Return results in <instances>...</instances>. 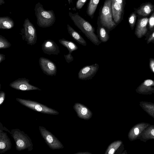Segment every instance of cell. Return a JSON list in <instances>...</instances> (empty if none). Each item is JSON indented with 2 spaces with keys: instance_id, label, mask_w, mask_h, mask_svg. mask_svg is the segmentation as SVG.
I'll return each instance as SVG.
<instances>
[{
  "instance_id": "20",
  "label": "cell",
  "mask_w": 154,
  "mask_h": 154,
  "mask_svg": "<svg viewBox=\"0 0 154 154\" xmlns=\"http://www.w3.org/2000/svg\"><path fill=\"white\" fill-rule=\"evenodd\" d=\"M58 41L60 44L67 49L69 53L71 54L73 51L78 49L77 45L72 41L67 40L64 38L59 39Z\"/></svg>"
},
{
  "instance_id": "15",
  "label": "cell",
  "mask_w": 154,
  "mask_h": 154,
  "mask_svg": "<svg viewBox=\"0 0 154 154\" xmlns=\"http://www.w3.org/2000/svg\"><path fill=\"white\" fill-rule=\"evenodd\" d=\"M12 144L6 133L0 130V153H4L10 150Z\"/></svg>"
},
{
  "instance_id": "30",
  "label": "cell",
  "mask_w": 154,
  "mask_h": 154,
  "mask_svg": "<svg viewBox=\"0 0 154 154\" xmlns=\"http://www.w3.org/2000/svg\"><path fill=\"white\" fill-rule=\"evenodd\" d=\"M0 130H5L6 131L8 132L9 133H10L11 131H10L8 129H7L5 127H3L2 124L1 122H0Z\"/></svg>"
},
{
  "instance_id": "26",
  "label": "cell",
  "mask_w": 154,
  "mask_h": 154,
  "mask_svg": "<svg viewBox=\"0 0 154 154\" xmlns=\"http://www.w3.org/2000/svg\"><path fill=\"white\" fill-rule=\"evenodd\" d=\"M5 93L3 91H1L0 92V105H1L5 100Z\"/></svg>"
},
{
  "instance_id": "1",
  "label": "cell",
  "mask_w": 154,
  "mask_h": 154,
  "mask_svg": "<svg viewBox=\"0 0 154 154\" xmlns=\"http://www.w3.org/2000/svg\"><path fill=\"white\" fill-rule=\"evenodd\" d=\"M69 15L76 26L93 43L99 45L101 43L95 33V29L88 21L80 16L78 12L72 13L69 12Z\"/></svg>"
},
{
  "instance_id": "12",
  "label": "cell",
  "mask_w": 154,
  "mask_h": 154,
  "mask_svg": "<svg viewBox=\"0 0 154 154\" xmlns=\"http://www.w3.org/2000/svg\"><path fill=\"white\" fill-rule=\"evenodd\" d=\"M41 46L43 52L45 54L58 55L60 53L59 46L54 41L51 39L45 40Z\"/></svg>"
},
{
  "instance_id": "18",
  "label": "cell",
  "mask_w": 154,
  "mask_h": 154,
  "mask_svg": "<svg viewBox=\"0 0 154 154\" xmlns=\"http://www.w3.org/2000/svg\"><path fill=\"white\" fill-rule=\"evenodd\" d=\"M14 23L13 20L8 17H2L0 18V29H10L13 27Z\"/></svg>"
},
{
  "instance_id": "25",
  "label": "cell",
  "mask_w": 154,
  "mask_h": 154,
  "mask_svg": "<svg viewBox=\"0 0 154 154\" xmlns=\"http://www.w3.org/2000/svg\"><path fill=\"white\" fill-rule=\"evenodd\" d=\"M64 56L66 62L68 63H69L73 60V57L71 53H69L67 54H64Z\"/></svg>"
},
{
  "instance_id": "4",
  "label": "cell",
  "mask_w": 154,
  "mask_h": 154,
  "mask_svg": "<svg viewBox=\"0 0 154 154\" xmlns=\"http://www.w3.org/2000/svg\"><path fill=\"white\" fill-rule=\"evenodd\" d=\"M10 133L14 139L17 150L21 151L27 149L28 151L33 149V144L30 137L23 131L19 129H12Z\"/></svg>"
},
{
  "instance_id": "33",
  "label": "cell",
  "mask_w": 154,
  "mask_h": 154,
  "mask_svg": "<svg viewBox=\"0 0 154 154\" xmlns=\"http://www.w3.org/2000/svg\"><path fill=\"white\" fill-rule=\"evenodd\" d=\"M139 129L137 128H136L134 129V133L136 135H137L139 133Z\"/></svg>"
},
{
  "instance_id": "22",
  "label": "cell",
  "mask_w": 154,
  "mask_h": 154,
  "mask_svg": "<svg viewBox=\"0 0 154 154\" xmlns=\"http://www.w3.org/2000/svg\"><path fill=\"white\" fill-rule=\"evenodd\" d=\"M137 17V15L134 12L132 13L128 17V23L132 30L134 28Z\"/></svg>"
},
{
  "instance_id": "21",
  "label": "cell",
  "mask_w": 154,
  "mask_h": 154,
  "mask_svg": "<svg viewBox=\"0 0 154 154\" xmlns=\"http://www.w3.org/2000/svg\"><path fill=\"white\" fill-rule=\"evenodd\" d=\"M11 45V43L5 37L0 35V49L9 48Z\"/></svg>"
},
{
  "instance_id": "16",
  "label": "cell",
  "mask_w": 154,
  "mask_h": 154,
  "mask_svg": "<svg viewBox=\"0 0 154 154\" xmlns=\"http://www.w3.org/2000/svg\"><path fill=\"white\" fill-rule=\"evenodd\" d=\"M97 36L101 42H106L109 38L110 31L106 27L102 26L97 21Z\"/></svg>"
},
{
  "instance_id": "31",
  "label": "cell",
  "mask_w": 154,
  "mask_h": 154,
  "mask_svg": "<svg viewBox=\"0 0 154 154\" xmlns=\"http://www.w3.org/2000/svg\"><path fill=\"white\" fill-rule=\"evenodd\" d=\"M5 55L3 54H0V63L5 59Z\"/></svg>"
},
{
  "instance_id": "34",
  "label": "cell",
  "mask_w": 154,
  "mask_h": 154,
  "mask_svg": "<svg viewBox=\"0 0 154 154\" xmlns=\"http://www.w3.org/2000/svg\"><path fill=\"white\" fill-rule=\"evenodd\" d=\"M114 151V149H111L109 150V154H112L113 153Z\"/></svg>"
},
{
  "instance_id": "9",
  "label": "cell",
  "mask_w": 154,
  "mask_h": 154,
  "mask_svg": "<svg viewBox=\"0 0 154 154\" xmlns=\"http://www.w3.org/2000/svg\"><path fill=\"white\" fill-rule=\"evenodd\" d=\"M41 69L44 73L48 76H55L57 72V68L55 63L49 59L40 57L38 60Z\"/></svg>"
},
{
  "instance_id": "11",
  "label": "cell",
  "mask_w": 154,
  "mask_h": 154,
  "mask_svg": "<svg viewBox=\"0 0 154 154\" xmlns=\"http://www.w3.org/2000/svg\"><path fill=\"white\" fill-rule=\"evenodd\" d=\"M125 6L112 0V10L113 18L117 25L123 19Z\"/></svg>"
},
{
  "instance_id": "29",
  "label": "cell",
  "mask_w": 154,
  "mask_h": 154,
  "mask_svg": "<svg viewBox=\"0 0 154 154\" xmlns=\"http://www.w3.org/2000/svg\"><path fill=\"white\" fill-rule=\"evenodd\" d=\"M115 2H117L122 5L125 6L126 4L125 0H112Z\"/></svg>"
},
{
  "instance_id": "13",
  "label": "cell",
  "mask_w": 154,
  "mask_h": 154,
  "mask_svg": "<svg viewBox=\"0 0 154 154\" xmlns=\"http://www.w3.org/2000/svg\"><path fill=\"white\" fill-rule=\"evenodd\" d=\"M149 20V18L146 17L138 19L135 31V34L137 38H140L147 33Z\"/></svg>"
},
{
  "instance_id": "37",
  "label": "cell",
  "mask_w": 154,
  "mask_h": 154,
  "mask_svg": "<svg viewBox=\"0 0 154 154\" xmlns=\"http://www.w3.org/2000/svg\"><path fill=\"white\" fill-rule=\"evenodd\" d=\"M68 3L69 5H70V3L72 2V0H68Z\"/></svg>"
},
{
  "instance_id": "14",
  "label": "cell",
  "mask_w": 154,
  "mask_h": 154,
  "mask_svg": "<svg viewBox=\"0 0 154 154\" xmlns=\"http://www.w3.org/2000/svg\"><path fill=\"white\" fill-rule=\"evenodd\" d=\"M134 12L137 15L146 17L151 14L154 11V5L150 2L141 4L137 8L134 9Z\"/></svg>"
},
{
  "instance_id": "7",
  "label": "cell",
  "mask_w": 154,
  "mask_h": 154,
  "mask_svg": "<svg viewBox=\"0 0 154 154\" xmlns=\"http://www.w3.org/2000/svg\"><path fill=\"white\" fill-rule=\"evenodd\" d=\"M39 129L41 136L50 149L55 150L63 148L62 144L59 140L45 127L39 126Z\"/></svg>"
},
{
  "instance_id": "2",
  "label": "cell",
  "mask_w": 154,
  "mask_h": 154,
  "mask_svg": "<svg viewBox=\"0 0 154 154\" xmlns=\"http://www.w3.org/2000/svg\"><path fill=\"white\" fill-rule=\"evenodd\" d=\"M38 26L42 28L50 27L55 22L56 18L52 10H46L42 5L38 2L35 5L34 8Z\"/></svg>"
},
{
  "instance_id": "19",
  "label": "cell",
  "mask_w": 154,
  "mask_h": 154,
  "mask_svg": "<svg viewBox=\"0 0 154 154\" xmlns=\"http://www.w3.org/2000/svg\"><path fill=\"white\" fill-rule=\"evenodd\" d=\"M100 0H90L86 11L87 15L92 19Z\"/></svg>"
},
{
  "instance_id": "27",
  "label": "cell",
  "mask_w": 154,
  "mask_h": 154,
  "mask_svg": "<svg viewBox=\"0 0 154 154\" xmlns=\"http://www.w3.org/2000/svg\"><path fill=\"white\" fill-rule=\"evenodd\" d=\"M146 42L147 44H149L150 42L154 43V31L150 34Z\"/></svg>"
},
{
  "instance_id": "6",
  "label": "cell",
  "mask_w": 154,
  "mask_h": 154,
  "mask_svg": "<svg viewBox=\"0 0 154 154\" xmlns=\"http://www.w3.org/2000/svg\"><path fill=\"white\" fill-rule=\"evenodd\" d=\"M23 26V28L21 29L20 33L23 40L26 41L28 45H35L37 40L35 27L27 18L25 20Z\"/></svg>"
},
{
  "instance_id": "23",
  "label": "cell",
  "mask_w": 154,
  "mask_h": 154,
  "mask_svg": "<svg viewBox=\"0 0 154 154\" xmlns=\"http://www.w3.org/2000/svg\"><path fill=\"white\" fill-rule=\"evenodd\" d=\"M149 30L151 31H154V11L149 18Z\"/></svg>"
},
{
  "instance_id": "32",
  "label": "cell",
  "mask_w": 154,
  "mask_h": 154,
  "mask_svg": "<svg viewBox=\"0 0 154 154\" xmlns=\"http://www.w3.org/2000/svg\"><path fill=\"white\" fill-rule=\"evenodd\" d=\"M87 112V110L86 108H82L81 110L82 114L83 115H85Z\"/></svg>"
},
{
  "instance_id": "3",
  "label": "cell",
  "mask_w": 154,
  "mask_h": 154,
  "mask_svg": "<svg viewBox=\"0 0 154 154\" xmlns=\"http://www.w3.org/2000/svg\"><path fill=\"white\" fill-rule=\"evenodd\" d=\"M100 11L97 21L110 32L117 26L113 18L112 0H105Z\"/></svg>"
},
{
  "instance_id": "5",
  "label": "cell",
  "mask_w": 154,
  "mask_h": 154,
  "mask_svg": "<svg viewBox=\"0 0 154 154\" xmlns=\"http://www.w3.org/2000/svg\"><path fill=\"white\" fill-rule=\"evenodd\" d=\"M16 99L21 105L35 111L51 115H56L59 114L56 110L35 101L19 98Z\"/></svg>"
},
{
  "instance_id": "17",
  "label": "cell",
  "mask_w": 154,
  "mask_h": 154,
  "mask_svg": "<svg viewBox=\"0 0 154 154\" xmlns=\"http://www.w3.org/2000/svg\"><path fill=\"white\" fill-rule=\"evenodd\" d=\"M67 29L69 33L74 40L83 46L86 45L87 42L85 39L69 24L67 25Z\"/></svg>"
},
{
  "instance_id": "28",
  "label": "cell",
  "mask_w": 154,
  "mask_h": 154,
  "mask_svg": "<svg viewBox=\"0 0 154 154\" xmlns=\"http://www.w3.org/2000/svg\"><path fill=\"white\" fill-rule=\"evenodd\" d=\"M149 66L151 70L154 73V59L150 58L149 59Z\"/></svg>"
},
{
  "instance_id": "10",
  "label": "cell",
  "mask_w": 154,
  "mask_h": 154,
  "mask_svg": "<svg viewBox=\"0 0 154 154\" xmlns=\"http://www.w3.org/2000/svg\"><path fill=\"white\" fill-rule=\"evenodd\" d=\"M99 67L97 63L84 66L78 72L79 79L83 80L91 79L96 74Z\"/></svg>"
},
{
  "instance_id": "35",
  "label": "cell",
  "mask_w": 154,
  "mask_h": 154,
  "mask_svg": "<svg viewBox=\"0 0 154 154\" xmlns=\"http://www.w3.org/2000/svg\"><path fill=\"white\" fill-rule=\"evenodd\" d=\"M5 2L4 0H0V5H2V4L5 3Z\"/></svg>"
},
{
  "instance_id": "24",
  "label": "cell",
  "mask_w": 154,
  "mask_h": 154,
  "mask_svg": "<svg viewBox=\"0 0 154 154\" xmlns=\"http://www.w3.org/2000/svg\"><path fill=\"white\" fill-rule=\"evenodd\" d=\"M87 0H78L76 4V8L79 10L81 9Z\"/></svg>"
},
{
  "instance_id": "36",
  "label": "cell",
  "mask_w": 154,
  "mask_h": 154,
  "mask_svg": "<svg viewBox=\"0 0 154 154\" xmlns=\"http://www.w3.org/2000/svg\"><path fill=\"white\" fill-rule=\"evenodd\" d=\"M152 134L154 136V129H152L151 131Z\"/></svg>"
},
{
  "instance_id": "8",
  "label": "cell",
  "mask_w": 154,
  "mask_h": 154,
  "mask_svg": "<svg viewBox=\"0 0 154 154\" xmlns=\"http://www.w3.org/2000/svg\"><path fill=\"white\" fill-rule=\"evenodd\" d=\"M29 80L25 78H19L9 84L11 88L17 90L23 91L40 90L41 89L29 83Z\"/></svg>"
}]
</instances>
